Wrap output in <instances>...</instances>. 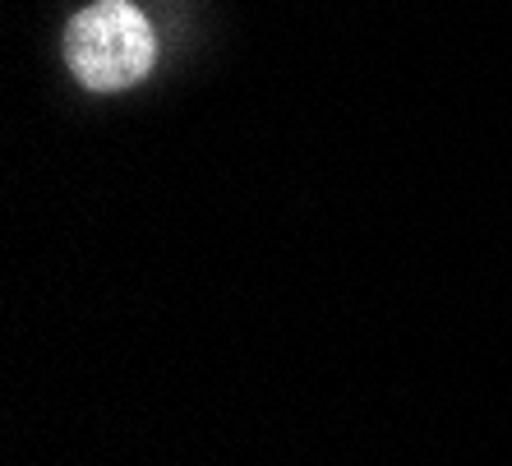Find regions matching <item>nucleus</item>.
I'll return each mask as SVG.
<instances>
[{"label": "nucleus", "instance_id": "obj_1", "mask_svg": "<svg viewBox=\"0 0 512 466\" xmlns=\"http://www.w3.org/2000/svg\"><path fill=\"white\" fill-rule=\"evenodd\" d=\"M153 24L130 0H97L65 28V65L93 93H120L153 70Z\"/></svg>", "mask_w": 512, "mask_h": 466}]
</instances>
